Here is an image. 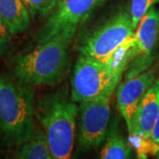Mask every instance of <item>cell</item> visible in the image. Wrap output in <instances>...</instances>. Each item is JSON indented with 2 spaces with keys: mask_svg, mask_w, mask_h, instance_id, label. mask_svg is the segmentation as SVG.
<instances>
[{
  "mask_svg": "<svg viewBox=\"0 0 159 159\" xmlns=\"http://www.w3.org/2000/svg\"><path fill=\"white\" fill-rule=\"evenodd\" d=\"M35 92L33 86L13 75H0V134L6 148H18L35 126Z\"/></svg>",
  "mask_w": 159,
  "mask_h": 159,
  "instance_id": "6da1fadb",
  "label": "cell"
},
{
  "mask_svg": "<svg viewBox=\"0 0 159 159\" xmlns=\"http://www.w3.org/2000/svg\"><path fill=\"white\" fill-rule=\"evenodd\" d=\"M71 41L60 36L39 43L11 63V75L34 86H54L66 78L70 66Z\"/></svg>",
  "mask_w": 159,
  "mask_h": 159,
  "instance_id": "7a4b0ae2",
  "label": "cell"
},
{
  "mask_svg": "<svg viewBox=\"0 0 159 159\" xmlns=\"http://www.w3.org/2000/svg\"><path fill=\"white\" fill-rule=\"evenodd\" d=\"M79 105L66 89L42 97L35 107V119L45 132L53 159L71 157L74 149Z\"/></svg>",
  "mask_w": 159,
  "mask_h": 159,
  "instance_id": "3957f363",
  "label": "cell"
},
{
  "mask_svg": "<svg viewBox=\"0 0 159 159\" xmlns=\"http://www.w3.org/2000/svg\"><path fill=\"white\" fill-rule=\"evenodd\" d=\"M134 37L104 63L80 54L74 68L71 82V97L77 103L115 91L127 65V51Z\"/></svg>",
  "mask_w": 159,
  "mask_h": 159,
  "instance_id": "277c9868",
  "label": "cell"
},
{
  "mask_svg": "<svg viewBox=\"0 0 159 159\" xmlns=\"http://www.w3.org/2000/svg\"><path fill=\"white\" fill-rule=\"evenodd\" d=\"M130 11L120 10L94 30L80 47V53L109 63L114 54L134 35Z\"/></svg>",
  "mask_w": 159,
  "mask_h": 159,
  "instance_id": "5b68a950",
  "label": "cell"
},
{
  "mask_svg": "<svg viewBox=\"0 0 159 159\" xmlns=\"http://www.w3.org/2000/svg\"><path fill=\"white\" fill-rule=\"evenodd\" d=\"M106 1L61 0L39 30L38 43L57 36L72 41L80 26Z\"/></svg>",
  "mask_w": 159,
  "mask_h": 159,
  "instance_id": "8992f818",
  "label": "cell"
},
{
  "mask_svg": "<svg viewBox=\"0 0 159 159\" xmlns=\"http://www.w3.org/2000/svg\"><path fill=\"white\" fill-rule=\"evenodd\" d=\"M159 9L152 6L143 15L134 31L133 44L127 51L125 77L129 78L148 68L158 58Z\"/></svg>",
  "mask_w": 159,
  "mask_h": 159,
  "instance_id": "52a82bcc",
  "label": "cell"
},
{
  "mask_svg": "<svg viewBox=\"0 0 159 159\" xmlns=\"http://www.w3.org/2000/svg\"><path fill=\"white\" fill-rule=\"evenodd\" d=\"M115 91L80 102L79 148L82 152L97 148L108 134L111 117V101Z\"/></svg>",
  "mask_w": 159,
  "mask_h": 159,
  "instance_id": "ba28073f",
  "label": "cell"
},
{
  "mask_svg": "<svg viewBox=\"0 0 159 159\" xmlns=\"http://www.w3.org/2000/svg\"><path fill=\"white\" fill-rule=\"evenodd\" d=\"M158 74L159 58H157L148 68L134 76L124 78L119 83L116 91L117 105L125 119L128 131L141 99L155 82Z\"/></svg>",
  "mask_w": 159,
  "mask_h": 159,
  "instance_id": "9c48e42d",
  "label": "cell"
},
{
  "mask_svg": "<svg viewBox=\"0 0 159 159\" xmlns=\"http://www.w3.org/2000/svg\"><path fill=\"white\" fill-rule=\"evenodd\" d=\"M159 114V74L152 86L140 101L128 131L131 143L134 142L136 149L142 153L148 147L150 151V139Z\"/></svg>",
  "mask_w": 159,
  "mask_h": 159,
  "instance_id": "30bf717a",
  "label": "cell"
},
{
  "mask_svg": "<svg viewBox=\"0 0 159 159\" xmlns=\"http://www.w3.org/2000/svg\"><path fill=\"white\" fill-rule=\"evenodd\" d=\"M0 18L12 35L28 30L31 21L23 0H0Z\"/></svg>",
  "mask_w": 159,
  "mask_h": 159,
  "instance_id": "8fae6325",
  "label": "cell"
},
{
  "mask_svg": "<svg viewBox=\"0 0 159 159\" xmlns=\"http://www.w3.org/2000/svg\"><path fill=\"white\" fill-rule=\"evenodd\" d=\"M19 159H53L48 138L43 129L35 125L31 135L14 153Z\"/></svg>",
  "mask_w": 159,
  "mask_h": 159,
  "instance_id": "7c38bea8",
  "label": "cell"
},
{
  "mask_svg": "<svg viewBox=\"0 0 159 159\" xmlns=\"http://www.w3.org/2000/svg\"><path fill=\"white\" fill-rule=\"evenodd\" d=\"M133 146L120 133L118 120H115L110 126L106 142L102 147L100 158L126 159L132 157Z\"/></svg>",
  "mask_w": 159,
  "mask_h": 159,
  "instance_id": "4fadbf2b",
  "label": "cell"
},
{
  "mask_svg": "<svg viewBox=\"0 0 159 159\" xmlns=\"http://www.w3.org/2000/svg\"><path fill=\"white\" fill-rule=\"evenodd\" d=\"M61 0H23L31 20L47 19L56 9Z\"/></svg>",
  "mask_w": 159,
  "mask_h": 159,
  "instance_id": "5bb4252c",
  "label": "cell"
},
{
  "mask_svg": "<svg viewBox=\"0 0 159 159\" xmlns=\"http://www.w3.org/2000/svg\"><path fill=\"white\" fill-rule=\"evenodd\" d=\"M159 0H131L130 15L132 19V24L135 30L140 20L143 15L150 9L152 6L158 4Z\"/></svg>",
  "mask_w": 159,
  "mask_h": 159,
  "instance_id": "9a60e30c",
  "label": "cell"
},
{
  "mask_svg": "<svg viewBox=\"0 0 159 159\" xmlns=\"http://www.w3.org/2000/svg\"><path fill=\"white\" fill-rule=\"evenodd\" d=\"M12 47V34L0 18V60L10 53Z\"/></svg>",
  "mask_w": 159,
  "mask_h": 159,
  "instance_id": "2e32d148",
  "label": "cell"
},
{
  "mask_svg": "<svg viewBox=\"0 0 159 159\" xmlns=\"http://www.w3.org/2000/svg\"><path fill=\"white\" fill-rule=\"evenodd\" d=\"M149 144H150V152H151L152 155L155 156L159 148V114Z\"/></svg>",
  "mask_w": 159,
  "mask_h": 159,
  "instance_id": "e0dca14e",
  "label": "cell"
},
{
  "mask_svg": "<svg viewBox=\"0 0 159 159\" xmlns=\"http://www.w3.org/2000/svg\"><path fill=\"white\" fill-rule=\"evenodd\" d=\"M155 157H156V158L159 159V148H158V150H157V154L155 155Z\"/></svg>",
  "mask_w": 159,
  "mask_h": 159,
  "instance_id": "ac0fdd59",
  "label": "cell"
}]
</instances>
